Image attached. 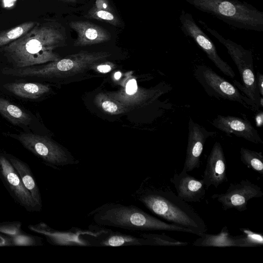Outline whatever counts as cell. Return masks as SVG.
Returning a JSON list of instances; mask_svg holds the SVG:
<instances>
[{"label":"cell","mask_w":263,"mask_h":263,"mask_svg":"<svg viewBox=\"0 0 263 263\" xmlns=\"http://www.w3.org/2000/svg\"><path fill=\"white\" fill-rule=\"evenodd\" d=\"M135 194L150 212L168 223L188 228L198 236L206 232L202 218L192 206L178 197L164 179L147 177Z\"/></svg>","instance_id":"cell-1"},{"label":"cell","mask_w":263,"mask_h":263,"mask_svg":"<svg viewBox=\"0 0 263 263\" xmlns=\"http://www.w3.org/2000/svg\"><path fill=\"white\" fill-rule=\"evenodd\" d=\"M65 41V36L57 25L37 22L27 33L0 49L13 67H24L61 59L53 51Z\"/></svg>","instance_id":"cell-2"},{"label":"cell","mask_w":263,"mask_h":263,"mask_svg":"<svg viewBox=\"0 0 263 263\" xmlns=\"http://www.w3.org/2000/svg\"><path fill=\"white\" fill-rule=\"evenodd\" d=\"M98 225L132 231H167L196 233L192 230L164 222L133 205L107 203L89 214Z\"/></svg>","instance_id":"cell-3"},{"label":"cell","mask_w":263,"mask_h":263,"mask_svg":"<svg viewBox=\"0 0 263 263\" xmlns=\"http://www.w3.org/2000/svg\"><path fill=\"white\" fill-rule=\"evenodd\" d=\"M196 9L211 14L233 27L263 31V12L239 0H184Z\"/></svg>","instance_id":"cell-4"},{"label":"cell","mask_w":263,"mask_h":263,"mask_svg":"<svg viewBox=\"0 0 263 263\" xmlns=\"http://www.w3.org/2000/svg\"><path fill=\"white\" fill-rule=\"evenodd\" d=\"M110 55V53L105 51H81L45 65L5 68L2 70V72L6 75L20 77L64 78L83 72Z\"/></svg>","instance_id":"cell-5"},{"label":"cell","mask_w":263,"mask_h":263,"mask_svg":"<svg viewBox=\"0 0 263 263\" xmlns=\"http://www.w3.org/2000/svg\"><path fill=\"white\" fill-rule=\"evenodd\" d=\"M198 22L226 48L236 65L242 84L234 80L233 81L234 85L257 105L262 107L263 99L256 85L252 52L245 49L240 45L224 37L215 30L208 26L203 21L199 20Z\"/></svg>","instance_id":"cell-6"},{"label":"cell","mask_w":263,"mask_h":263,"mask_svg":"<svg viewBox=\"0 0 263 263\" xmlns=\"http://www.w3.org/2000/svg\"><path fill=\"white\" fill-rule=\"evenodd\" d=\"M194 76L210 96L237 102L244 107L257 111L259 106L250 99L243 96L233 84L229 82L206 65H197Z\"/></svg>","instance_id":"cell-7"},{"label":"cell","mask_w":263,"mask_h":263,"mask_svg":"<svg viewBox=\"0 0 263 263\" xmlns=\"http://www.w3.org/2000/svg\"><path fill=\"white\" fill-rule=\"evenodd\" d=\"M11 137L17 139L26 149L53 167L78 162L65 148L46 136L24 133L12 134Z\"/></svg>","instance_id":"cell-8"},{"label":"cell","mask_w":263,"mask_h":263,"mask_svg":"<svg viewBox=\"0 0 263 263\" xmlns=\"http://www.w3.org/2000/svg\"><path fill=\"white\" fill-rule=\"evenodd\" d=\"M179 19L180 28L183 33L193 40L224 74L234 79L236 76L234 71L231 67L220 57L214 43L196 23L193 15L190 13L182 10Z\"/></svg>","instance_id":"cell-9"},{"label":"cell","mask_w":263,"mask_h":263,"mask_svg":"<svg viewBox=\"0 0 263 263\" xmlns=\"http://www.w3.org/2000/svg\"><path fill=\"white\" fill-rule=\"evenodd\" d=\"M263 196L261 188L251 181L242 180L236 183H231L224 193L214 194L211 198L217 200L224 211L235 209L239 212L247 210L248 201Z\"/></svg>","instance_id":"cell-10"},{"label":"cell","mask_w":263,"mask_h":263,"mask_svg":"<svg viewBox=\"0 0 263 263\" xmlns=\"http://www.w3.org/2000/svg\"><path fill=\"white\" fill-rule=\"evenodd\" d=\"M0 177L20 204L28 211L40 209L24 185L20 177L7 157L0 155Z\"/></svg>","instance_id":"cell-11"},{"label":"cell","mask_w":263,"mask_h":263,"mask_svg":"<svg viewBox=\"0 0 263 263\" xmlns=\"http://www.w3.org/2000/svg\"><path fill=\"white\" fill-rule=\"evenodd\" d=\"M216 134V132L208 131L190 118L186 157L183 168L187 172L200 167L204 144L208 138Z\"/></svg>","instance_id":"cell-12"},{"label":"cell","mask_w":263,"mask_h":263,"mask_svg":"<svg viewBox=\"0 0 263 263\" xmlns=\"http://www.w3.org/2000/svg\"><path fill=\"white\" fill-rule=\"evenodd\" d=\"M212 125L227 135H234L255 144H263L258 132L246 117L218 115Z\"/></svg>","instance_id":"cell-13"},{"label":"cell","mask_w":263,"mask_h":263,"mask_svg":"<svg viewBox=\"0 0 263 263\" xmlns=\"http://www.w3.org/2000/svg\"><path fill=\"white\" fill-rule=\"evenodd\" d=\"M177 192V195L186 202H200L206 194V187L202 179H198L189 175L183 168L170 179Z\"/></svg>","instance_id":"cell-14"},{"label":"cell","mask_w":263,"mask_h":263,"mask_svg":"<svg viewBox=\"0 0 263 263\" xmlns=\"http://www.w3.org/2000/svg\"><path fill=\"white\" fill-rule=\"evenodd\" d=\"M202 180L206 189L211 185L217 188L228 181L226 160L219 142L214 143L208 157Z\"/></svg>","instance_id":"cell-15"},{"label":"cell","mask_w":263,"mask_h":263,"mask_svg":"<svg viewBox=\"0 0 263 263\" xmlns=\"http://www.w3.org/2000/svg\"><path fill=\"white\" fill-rule=\"evenodd\" d=\"M84 239L89 246L103 247H125L148 245L147 241L111 230H101L96 233L83 232Z\"/></svg>","instance_id":"cell-16"},{"label":"cell","mask_w":263,"mask_h":263,"mask_svg":"<svg viewBox=\"0 0 263 263\" xmlns=\"http://www.w3.org/2000/svg\"><path fill=\"white\" fill-rule=\"evenodd\" d=\"M69 25L77 33V38L73 44L74 46H90L106 42L110 40V33L94 23L77 21L70 22Z\"/></svg>","instance_id":"cell-17"},{"label":"cell","mask_w":263,"mask_h":263,"mask_svg":"<svg viewBox=\"0 0 263 263\" xmlns=\"http://www.w3.org/2000/svg\"><path fill=\"white\" fill-rule=\"evenodd\" d=\"M171 88L168 84H159L157 86L151 89H138L133 95H127L123 91L110 94V96L122 104L148 105L168 92Z\"/></svg>","instance_id":"cell-18"},{"label":"cell","mask_w":263,"mask_h":263,"mask_svg":"<svg viewBox=\"0 0 263 263\" xmlns=\"http://www.w3.org/2000/svg\"><path fill=\"white\" fill-rule=\"evenodd\" d=\"M193 245L198 247H246L242 234L233 236L230 233L228 227L223 226L217 234L202 233Z\"/></svg>","instance_id":"cell-19"},{"label":"cell","mask_w":263,"mask_h":263,"mask_svg":"<svg viewBox=\"0 0 263 263\" xmlns=\"http://www.w3.org/2000/svg\"><path fill=\"white\" fill-rule=\"evenodd\" d=\"M7 158L17 172L24 185L31 194L34 201L41 209L42 199L40 192L29 166L21 160L12 155H9Z\"/></svg>","instance_id":"cell-20"},{"label":"cell","mask_w":263,"mask_h":263,"mask_svg":"<svg viewBox=\"0 0 263 263\" xmlns=\"http://www.w3.org/2000/svg\"><path fill=\"white\" fill-rule=\"evenodd\" d=\"M4 87L15 96L29 99H38L50 89L49 85L39 83H9Z\"/></svg>","instance_id":"cell-21"},{"label":"cell","mask_w":263,"mask_h":263,"mask_svg":"<svg viewBox=\"0 0 263 263\" xmlns=\"http://www.w3.org/2000/svg\"><path fill=\"white\" fill-rule=\"evenodd\" d=\"M0 114L13 124H29L31 116L17 106L0 97Z\"/></svg>","instance_id":"cell-22"},{"label":"cell","mask_w":263,"mask_h":263,"mask_svg":"<svg viewBox=\"0 0 263 263\" xmlns=\"http://www.w3.org/2000/svg\"><path fill=\"white\" fill-rule=\"evenodd\" d=\"M37 23L35 21H28L11 29L0 30V48L27 33Z\"/></svg>","instance_id":"cell-23"},{"label":"cell","mask_w":263,"mask_h":263,"mask_svg":"<svg viewBox=\"0 0 263 263\" xmlns=\"http://www.w3.org/2000/svg\"><path fill=\"white\" fill-rule=\"evenodd\" d=\"M96 105L104 112L110 115H118L127 111V107L110 96L101 92L95 98Z\"/></svg>","instance_id":"cell-24"},{"label":"cell","mask_w":263,"mask_h":263,"mask_svg":"<svg viewBox=\"0 0 263 263\" xmlns=\"http://www.w3.org/2000/svg\"><path fill=\"white\" fill-rule=\"evenodd\" d=\"M240 160L248 168L263 175V155L258 152L244 147L240 149Z\"/></svg>","instance_id":"cell-25"},{"label":"cell","mask_w":263,"mask_h":263,"mask_svg":"<svg viewBox=\"0 0 263 263\" xmlns=\"http://www.w3.org/2000/svg\"><path fill=\"white\" fill-rule=\"evenodd\" d=\"M140 236L147 241L148 246H184L189 244L188 242L176 240L164 233H144Z\"/></svg>","instance_id":"cell-26"},{"label":"cell","mask_w":263,"mask_h":263,"mask_svg":"<svg viewBox=\"0 0 263 263\" xmlns=\"http://www.w3.org/2000/svg\"><path fill=\"white\" fill-rule=\"evenodd\" d=\"M88 18L104 21L114 26L120 24L119 18L112 12L99 9L93 6L85 15Z\"/></svg>","instance_id":"cell-27"},{"label":"cell","mask_w":263,"mask_h":263,"mask_svg":"<svg viewBox=\"0 0 263 263\" xmlns=\"http://www.w3.org/2000/svg\"><path fill=\"white\" fill-rule=\"evenodd\" d=\"M243 235L246 247H254L263 245V235L261 233L254 232L248 228H240Z\"/></svg>","instance_id":"cell-28"},{"label":"cell","mask_w":263,"mask_h":263,"mask_svg":"<svg viewBox=\"0 0 263 263\" xmlns=\"http://www.w3.org/2000/svg\"><path fill=\"white\" fill-rule=\"evenodd\" d=\"M138 89L137 83L135 79L129 80L126 84L125 90L123 92L127 95H133L135 93Z\"/></svg>","instance_id":"cell-29"},{"label":"cell","mask_w":263,"mask_h":263,"mask_svg":"<svg viewBox=\"0 0 263 263\" xmlns=\"http://www.w3.org/2000/svg\"><path fill=\"white\" fill-rule=\"evenodd\" d=\"M94 6L99 9L110 12L112 11L108 0H96Z\"/></svg>","instance_id":"cell-30"},{"label":"cell","mask_w":263,"mask_h":263,"mask_svg":"<svg viewBox=\"0 0 263 263\" xmlns=\"http://www.w3.org/2000/svg\"><path fill=\"white\" fill-rule=\"evenodd\" d=\"M256 77V82L259 93L261 97L263 96V75L257 72Z\"/></svg>","instance_id":"cell-31"},{"label":"cell","mask_w":263,"mask_h":263,"mask_svg":"<svg viewBox=\"0 0 263 263\" xmlns=\"http://www.w3.org/2000/svg\"><path fill=\"white\" fill-rule=\"evenodd\" d=\"M112 64L99 65L96 67L97 70L101 73H107L109 72L112 68Z\"/></svg>","instance_id":"cell-32"},{"label":"cell","mask_w":263,"mask_h":263,"mask_svg":"<svg viewBox=\"0 0 263 263\" xmlns=\"http://www.w3.org/2000/svg\"><path fill=\"white\" fill-rule=\"evenodd\" d=\"M257 111V113L255 116V120L256 126L259 127L262 126L263 124V112L259 109Z\"/></svg>","instance_id":"cell-33"},{"label":"cell","mask_w":263,"mask_h":263,"mask_svg":"<svg viewBox=\"0 0 263 263\" xmlns=\"http://www.w3.org/2000/svg\"><path fill=\"white\" fill-rule=\"evenodd\" d=\"M121 77V73L120 71L116 72L114 74V78L116 80H118Z\"/></svg>","instance_id":"cell-34"},{"label":"cell","mask_w":263,"mask_h":263,"mask_svg":"<svg viewBox=\"0 0 263 263\" xmlns=\"http://www.w3.org/2000/svg\"><path fill=\"white\" fill-rule=\"evenodd\" d=\"M62 1L66 2L74 3V2H76L77 1H78V0H62Z\"/></svg>","instance_id":"cell-35"},{"label":"cell","mask_w":263,"mask_h":263,"mask_svg":"<svg viewBox=\"0 0 263 263\" xmlns=\"http://www.w3.org/2000/svg\"><path fill=\"white\" fill-rule=\"evenodd\" d=\"M1 0H0V2H1Z\"/></svg>","instance_id":"cell-36"}]
</instances>
